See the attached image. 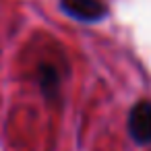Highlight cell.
Instances as JSON below:
<instances>
[{
	"instance_id": "obj_3",
	"label": "cell",
	"mask_w": 151,
	"mask_h": 151,
	"mask_svg": "<svg viewBox=\"0 0 151 151\" xmlns=\"http://www.w3.org/2000/svg\"><path fill=\"white\" fill-rule=\"evenodd\" d=\"M37 83H40V89L46 97H56L58 91H60V75L56 70V66L52 64H40L37 68Z\"/></svg>"
},
{
	"instance_id": "obj_1",
	"label": "cell",
	"mask_w": 151,
	"mask_h": 151,
	"mask_svg": "<svg viewBox=\"0 0 151 151\" xmlns=\"http://www.w3.org/2000/svg\"><path fill=\"white\" fill-rule=\"evenodd\" d=\"M60 9L64 15L81 23H97L108 15L101 0H60Z\"/></svg>"
},
{
	"instance_id": "obj_2",
	"label": "cell",
	"mask_w": 151,
	"mask_h": 151,
	"mask_svg": "<svg viewBox=\"0 0 151 151\" xmlns=\"http://www.w3.org/2000/svg\"><path fill=\"white\" fill-rule=\"evenodd\" d=\"M128 132L134 143H151V99H141L128 114Z\"/></svg>"
}]
</instances>
